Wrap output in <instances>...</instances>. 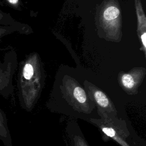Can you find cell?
I'll return each mask as SVG.
<instances>
[{
	"label": "cell",
	"instance_id": "obj_1",
	"mask_svg": "<svg viewBox=\"0 0 146 146\" xmlns=\"http://www.w3.org/2000/svg\"><path fill=\"white\" fill-rule=\"evenodd\" d=\"M60 89L62 101L47 107L50 110L87 121L100 118L95 104L74 79H64Z\"/></svg>",
	"mask_w": 146,
	"mask_h": 146
},
{
	"label": "cell",
	"instance_id": "obj_2",
	"mask_svg": "<svg viewBox=\"0 0 146 146\" xmlns=\"http://www.w3.org/2000/svg\"><path fill=\"white\" fill-rule=\"evenodd\" d=\"M100 118L91 119L88 122L97 126L107 136L113 139L121 146H130L126 141L129 135L125 122L117 117L110 118L99 113Z\"/></svg>",
	"mask_w": 146,
	"mask_h": 146
},
{
	"label": "cell",
	"instance_id": "obj_3",
	"mask_svg": "<svg viewBox=\"0 0 146 146\" xmlns=\"http://www.w3.org/2000/svg\"><path fill=\"white\" fill-rule=\"evenodd\" d=\"M84 86L87 94L96 106L98 113H102L110 118L117 117L116 109L105 93L88 82H85Z\"/></svg>",
	"mask_w": 146,
	"mask_h": 146
},
{
	"label": "cell",
	"instance_id": "obj_4",
	"mask_svg": "<svg viewBox=\"0 0 146 146\" xmlns=\"http://www.w3.org/2000/svg\"><path fill=\"white\" fill-rule=\"evenodd\" d=\"M65 137L67 146H89L74 119L70 118L67 121L65 128Z\"/></svg>",
	"mask_w": 146,
	"mask_h": 146
},
{
	"label": "cell",
	"instance_id": "obj_5",
	"mask_svg": "<svg viewBox=\"0 0 146 146\" xmlns=\"http://www.w3.org/2000/svg\"><path fill=\"white\" fill-rule=\"evenodd\" d=\"M144 74L142 73L123 74L120 77V83L123 88L129 94L136 93L137 89L142 82Z\"/></svg>",
	"mask_w": 146,
	"mask_h": 146
},
{
	"label": "cell",
	"instance_id": "obj_6",
	"mask_svg": "<svg viewBox=\"0 0 146 146\" xmlns=\"http://www.w3.org/2000/svg\"><path fill=\"white\" fill-rule=\"evenodd\" d=\"M136 14L138 21V30L139 35H141L145 33L146 18L140 0H135Z\"/></svg>",
	"mask_w": 146,
	"mask_h": 146
},
{
	"label": "cell",
	"instance_id": "obj_7",
	"mask_svg": "<svg viewBox=\"0 0 146 146\" xmlns=\"http://www.w3.org/2000/svg\"><path fill=\"white\" fill-rule=\"evenodd\" d=\"M119 15L120 10L115 6H110L107 7L103 13V17L107 21L116 19L119 17Z\"/></svg>",
	"mask_w": 146,
	"mask_h": 146
},
{
	"label": "cell",
	"instance_id": "obj_8",
	"mask_svg": "<svg viewBox=\"0 0 146 146\" xmlns=\"http://www.w3.org/2000/svg\"><path fill=\"white\" fill-rule=\"evenodd\" d=\"M34 75V68L33 66L30 63H26L23 68V78L27 80L31 79Z\"/></svg>",
	"mask_w": 146,
	"mask_h": 146
},
{
	"label": "cell",
	"instance_id": "obj_9",
	"mask_svg": "<svg viewBox=\"0 0 146 146\" xmlns=\"http://www.w3.org/2000/svg\"><path fill=\"white\" fill-rule=\"evenodd\" d=\"M140 39L142 43V44L143 46L144 49L145 50V48H146V33H144L143 34H142L141 35H140Z\"/></svg>",
	"mask_w": 146,
	"mask_h": 146
},
{
	"label": "cell",
	"instance_id": "obj_10",
	"mask_svg": "<svg viewBox=\"0 0 146 146\" xmlns=\"http://www.w3.org/2000/svg\"><path fill=\"white\" fill-rule=\"evenodd\" d=\"M7 1L11 4H16L18 2V0H7Z\"/></svg>",
	"mask_w": 146,
	"mask_h": 146
}]
</instances>
